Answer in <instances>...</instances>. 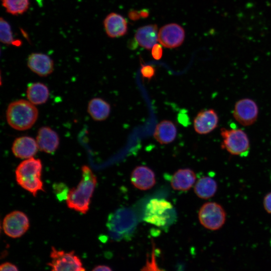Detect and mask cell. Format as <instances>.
<instances>
[{
	"label": "cell",
	"instance_id": "cell-27",
	"mask_svg": "<svg viewBox=\"0 0 271 271\" xmlns=\"http://www.w3.org/2000/svg\"><path fill=\"white\" fill-rule=\"evenodd\" d=\"M141 72L143 78L151 80L155 75L156 69L151 65H142Z\"/></svg>",
	"mask_w": 271,
	"mask_h": 271
},
{
	"label": "cell",
	"instance_id": "cell-33",
	"mask_svg": "<svg viewBox=\"0 0 271 271\" xmlns=\"http://www.w3.org/2000/svg\"><path fill=\"white\" fill-rule=\"evenodd\" d=\"M139 12L141 18H146L149 15V12L147 9H143Z\"/></svg>",
	"mask_w": 271,
	"mask_h": 271
},
{
	"label": "cell",
	"instance_id": "cell-25",
	"mask_svg": "<svg viewBox=\"0 0 271 271\" xmlns=\"http://www.w3.org/2000/svg\"><path fill=\"white\" fill-rule=\"evenodd\" d=\"M0 39L1 42L7 45L14 44L16 42L10 25L2 18L0 21Z\"/></svg>",
	"mask_w": 271,
	"mask_h": 271
},
{
	"label": "cell",
	"instance_id": "cell-31",
	"mask_svg": "<svg viewBox=\"0 0 271 271\" xmlns=\"http://www.w3.org/2000/svg\"><path fill=\"white\" fill-rule=\"evenodd\" d=\"M128 15L129 19L133 21L138 20L141 18L140 14V12L134 10H131L129 11Z\"/></svg>",
	"mask_w": 271,
	"mask_h": 271
},
{
	"label": "cell",
	"instance_id": "cell-8",
	"mask_svg": "<svg viewBox=\"0 0 271 271\" xmlns=\"http://www.w3.org/2000/svg\"><path fill=\"white\" fill-rule=\"evenodd\" d=\"M48 265L51 271H85L80 258L73 251L67 252L52 247Z\"/></svg>",
	"mask_w": 271,
	"mask_h": 271
},
{
	"label": "cell",
	"instance_id": "cell-29",
	"mask_svg": "<svg viewBox=\"0 0 271 271\" xmlns=\"http://www.w3.org/2000/svg\"><path fill=\"white\" fill-rule=\"evenodd\" d=\"M263 205L265 210L271 214V192L267 193L264 197Z\"/></svg>",
	"mask_w": 271,
	"mask_h": 271
},
{
	"label": "cell",
	"instance_id": "cell-4",
	"mask_svg": "<svg viewBox=\"0 0 271 271\" xmlns=\"http://www.w3.org/2000/svg\"><path fill=\"white\" fill-rule=\"evenodd\" d=\"M132 213L126 209H120L109 215L107 227L110 237L115 241L129 240L132 237L136 226Z\"/></svg>",
	"mask_w": 271,
	"mask_h": 271
},
{
	"label": "cell",
	"instance_id": "cell-17",
	"mask_svg": "<svg viewBox=\"0 0 271 271\" xmlns=\"http://www.w3.org/2000/svg\"><path fill=\"white\" fill-rule=\"evenodd\" d=\"M38 149L37 142L33 138L23 136L14 141L12 150L16 157L28 159L35 156Z\"/></svg>",
	"mask_w": 271,
	"mask_h": 271
},
{
	"label": "cell",
	"instance_id": "cell-22",
	"mask_svg": "<svg viewBox=\"0 0 271 271\" xmlns=\"http://www.w3.org/2000/svg\"><path fill=\"white\" fill-rule=\"evenodd\" d=\"M110 104L101 98H93L88 105V112L95 120L102 121L106 119L110 112Z\"/></svg>",
	"mask_w": 271,
	"mask_h": 271
},
{
	"label": "cell",
	"instance_id": "cell-18",
	"mask_svg": "<svg viewBox=\"0 0 271 271\" xmlns=\"http://www.w3.org/2000/svg\"><path fill=\"white\" fill-rule=\"evenodd\" d=\"M135 40L141 47L150 49L158 40V27L155 24L139 28L134 35Z\"/></svg>",
	"mask_w": 271,
	"mask_h": 271
},
{
	"label": "cell",
	"instance_id": "cell-23",
	"mask_svg": "<svg viewBox=\"0 0 271 271\" xmlns=\"http://www.w3.org/2000/svg\"><path fill=\"white\" fill-rule=\"evenodd\" d=\"M217 190V184L215 180L207 176L200 178L194 186V192L196 195L203 199L212 197Z\"/></svg>",
	"mask_w": 271,
	"mask_h": 271
},
{
	"label": "cell",
	"instance_id": "cell-2",
	"mask_svg": "<svg viewBox=\"0 0 271 271\" xmlns=\"http://www.w3.org/2000/svg\"><path fill=\"white\" fill-rule=\"evenodd\" d=\"M42 170L40 160L33 157L26 159L22 162L16 170L17 182L35 197L39 191H44L41 180Z\"/></svg>",
	"mask_w": 271,
	"mask_h": 271
},
{
	"label": "cell",
	"instance_id": "cell-32",
	"mask_svg": "<svg viewBox=\"0 0 271 271\" xmlns=\"http://www.w3.org/2000/svg\"><path fill=\"white\" fill-rule=\"evenodd\" d=\"M91 271H112L111 268L105 265H99L95 266Z\"/></svg>",
	"mask_w": 271,
	"mask_h": 271
},
{
	"label": "cell",
	"instance_id": "cell-21",
	"mask_svg": "<svg viewBox=\"0 0 271 271\" xmlns=\"http://www.w3.org/2000/svg\"><path fill=\"white\" fill-rule=\"evenodd\" d=\"M27 96L29 101L34 105L45 103L49 96L48 87L41 82H35L28 85Z\"/></svg>",
	"mask_w": 271,
	"mask_h": 271
},
{
	"label": "cell",
	"instance_id": "cell-19",
	"mask_svg": "<svg viewBox=\"0 0 271 271\" xmlns=\"http://www.w3.org/2000/svg\"><path fill=\"white\" fill-rule=\"evenodd\" d=\"M196 179V175L192 170L179 169L172 177L171 185L174 190L187 191L193 186Z\"/></svg>",
	"mask_w": 271,
	"mask_h": 271
},
{
	"label": "cell",
	"instance_id": "cell-20",
	"mask_svg": "<svg viewBox=\"0 0 271 271\" xmlns=\"http://www.w3.org/2000/svg\"><path fill=\"white\" fill-rule=\"evenodd\" d=\"M177 132V127L172 121L164 120L157 125L154 137L160 144H168L174 141Z\"/></svg>",
	"mask_w": 271,
	"mask_h": 271
},
{
	"label": "cell",
	"instance_id": "cell-12",
	"mask_svg": "<svg viewBox=\"0 0 271 271\" xmlns=\"http://www.w3.org/2000/svg\"><path fill=\"white\" fill-rule=\"evenodd\" d=\"M219 117L213 109L200 111L194 119V127L196 132L206 134L214 130L218 125Z\"/></svg>",
	"mask_w": 271,
	"mask_h": 271
},
{
	"label": "cell",
	"instance_id": "cell-15",
	"mask_svg": "<svg viewBox=\"0 0 271 271\" xmlns=\"http://www.w3.org/2000/svg\"><path fill=\"white\" fill-rule=\"evenodd\" d=\"M104 30L110 38H118L124 36L127 32V22L121 15L111 13L103 21Z\"/></svg>",
	"mask_w": 271,
	"mask_h": 271
},
{
	"label": "cell",
	"instance_id": "cell-16",
	"mask_svg": "<svg viewBox=\"0 0 271 271\" xmlns=\"http://www.w3.org/2000/svg\"><path fill=\"white\" fill-rule=\"evenodd\" d=\"M130 180L136 188L142 190H149L156 183L154 172L149 167L144 166H138L132 171Z\"/></svg>",
	"mask_w": 271,
	"mask_h": 271
},
{
	"label": "cell",
	"instance_id": "cell-7",
	"mask_svg": "<svg viewBox=\"0 0 271 271\" xmlns=\"http://www.w3.org/2000/svg\"><path fill=\"white\" fill-rule=\"evenodd\" d=\"M198 218L202 225L211 230L220 229L224 224L226 213L223 207L214 202L204 203L198 213Z\"/></svg>",
	"mask_w": 271,
	"mask_h": 271
},
{
	"label": "cell",
	"instance_id": "cell-11",
	"mask_svg": "<svg viewBox=\"0 0 271 271\" xmlns=\"http://www.w3.org/2000/svg\"><path fill=\"white\" fill-rule=\"evenodd\" d=\"M185 39V31L179 25L172 23L163 26L158 33V40L161 44L167 48L180 46Z\"/></svg>",
	"mask_w": 271,
	"mask_h": 271
},
{
	"label": "cell",
	"instance_id": "cell-5",
	"mask_svg": "<svg viewBox=\"0 0 271 271\" xmlns=\"http://www.w3.org/2000/svg\"><path fill=\"white\" fill-rule=\"evenodd\" d=\"M177 214L172 204L164 199L154 198L147 204L144 220L165 229L176 221Z\"/></svg>",
	"mask_w": 271,
	"mask_h": 271
},
{
	"label": "cell",
	"instance_id": "cell-28",
	"mask_svg": "<svg viewBox=\"0 0 271 271\" xmlns=\"http://www.w3.org/2000/svg\"><path fill=\"white\" fill-rule=\"evenodd\" d=\"M152 56L155 60H160L163 55V49L161 45L156 44L152 48Z\"/></svg>",
	"mask_w": 271,
	"mask_h": 271
},
{
	"label": "cell",
	"instance_id": "cell-30",
	"mask_svg": "<svg viewBox=\"0 0 271 271\" xmlns=\"http://www.w3.org/2000/svg\"><path fill=\"white\" fill-rule=\"evenodd\" d=\"M0 271H19V270L15 264L9 262H6L1 264Z\"/></svg>",
	"mask_w": 271,
	"mask_h": 271
},
{
	"label": "cell",
	"instance_id": "cell-1",
	"mask_svg": "<svg viewBox=\"0 0 271 271\" xmlns=\"http://www.w3.org/2000/svg\"><path fill=\"white\" fill-rule=\"evenodd\" d=\"M96 184V177L90 168L86 165L82 166L81 181L76 187L71 189L68 193L67 206L82 214L86 213Z\"/></svg>",
	"mask_w": 271,
	"mask_h": 271
},
{
	"label": "cell",
	"instance_id": "cell-14",
	"mask_svg": "<svg viewBox=\"0 0 271 271\" xmlns=\"http://www.w3.org/2000/svg\"><path fill=\"white\" fill-rule=\"evenodd\" d=\"M36 142L39 150L52 154L59 145V138L57 133L50 127L43 126L38 131Z\"/></svg>",
	"mask_w": 271,
	"mask_h": 271
},
{
	"label": "cell",
	"instance_id": "cell-9",
	"mask_svg": "<svg viewBox=\"0 0 271 271\" xmlns=\"http://www.w3.org/2000/svg\"><path fill=\"white\" fill-rule=\"evenodd\" d=\"M258 113L257 103L249 98H243L237 101L232 112L234 118L244 126L254 124L257 119Z\"/></svg>",
	"mask_w": 271,
	"mask_h": 271
},
{
	"label": "cell",
	"instance_id": "cell-13",
	"mask_svg": "<svg viewBox=\"0 0 271 271\" xmlns=\"http://www.w3.org/2000/svg\"><path fill=\"white\" fill-rule=\"evenodd\" d=\"M28 67L33 72L40 76H47L54 69V63L52 59L46 54L41 53H33L28 57Z\"/></svg>",
	"mask_w": 271,
	"mask_h": 271
},
{
	"label": "cell",
	"instance_id": "cell-3",
	"mask_svg": "<svg viewBox=\"0 0 271 271\" xmlns=\"http://www.w3.org/2000/svg\"><path fill=\"white\" fill-rule=\"evenodd\" d=\"M38 117V110L29 101L20 99L11 102L6 111L9 124L18 130H25L33 126Z\"/></svg>",
	"mask_w": 271,
	"mask_h": 271
},
{
	"label": "cell",
	"instance_id": "cell-24",
	"mask_svg": "<svg viewBox=\"0 0 271 271\" xmlns=\"http://www.w3.org/2000/svg\"><path fill=\"white\" fill-rule=\"evenodd\" d=\"M2 4L6 11L13 15H20L27 11L29 0H1Z\"/></svg>",
	"mask_w": 271,
	"mask_h": 271
},
{
	"label": "cell",
	"instance_id": "cell-6",
	"mask_svg": "<svg viewBox=\"0 0 271 271\" xmlns=\"http://www.w3.org/2000/svg\"><path fill=\"white\" fill-rule=\"evenodd\" d=\"M220 134L222 139V149L235 156L245 155L250 148V142L246 133L240 128H222Z\"/></svg>",
	"mask_w": 271,
	"mask_h": 271
},
{
	"label": "cell",
	"instance_id": "cell-26",
	"mask_svg": "<svg viewBox=\"0 0 271 271\" xmlns=\"http://www.w3.org/2000/svg\"><path fill=\"white\" fill-rule=\"evenodd\" d=\"M141 271H164L161 269L156 262L154 251L152 252L150 259H148L146 265L142 268Z\"/></svg>",
	"mask_w": 271,
	"mask_h": 271
},
{
	"label": "cell",
	"instance_id": "cell-10",
	"mask_svg": "<svg viewBox=\"0 0 271 271\" xmlns=\"http://www.w3.org/2000/svg\"><path fill=\"white\" fill-rule=\"evenodd\" d=\"M29 226L28 216L20 211H14L8 214L2 224L5 233L12 238L21 237L28 230Z\"/></svg>",
	"mask_w": 271,
	"mask_h": 271
}]
</instances>
